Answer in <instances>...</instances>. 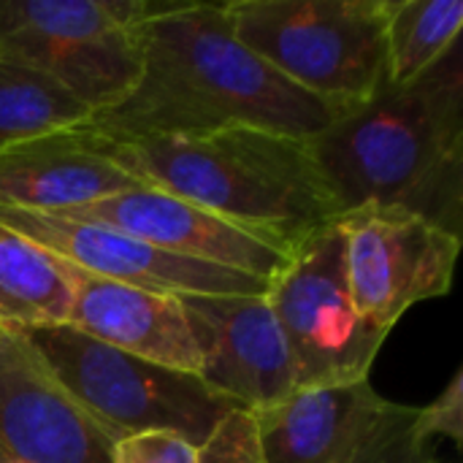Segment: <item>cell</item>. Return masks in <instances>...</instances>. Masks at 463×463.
Here are the masks:
<instances>
[{"label": "cell", "mask_w": 463, "mask_h": 463, "mask_svg": "<svg viewBox=\"0 0 463 463\" xmlns=\"http://www.w3.org/2000/svg\"><path fill=\"white\" fill-rule=\"evenodd\" d=\"M133 90L84 122L109 138L260 128L315 138L350 109L288 81L231 30L222 3H165L138 27ZM355 109V106H353Z\"/></svg>", "instance_id": "1"}, {"label": "cell", "mask_w": 463, "mask_h": 463, "mask_svg": "<svg viewBox=\"0 0 463 463\" xmlns=\"http://www.w3.org/2000/svg\"><path fill=\"white\" fill-rule=\"evenodd\" d=\"M309 144L339 217L393 206L461 236V41L429 73L383 87Z\"/></svg>", "instance_id": "2"}, {"label": "cell", "mask_w": 463, "mask_h": 463, "mask_svg": "<svg viewBox=\"0 0 463 463\" xmlns=\"http://www.w3.org/2000/svg\"><path fill=\"white\" fill-rule=\"evenodd\" d=\"M309 141L260 128H222L109 138V155L144 187L179 195L290 255L339 220Z\"/></svg>", "instance_id": "3"}, {"label": "cell", "mask_w": 463, "mask_h": 463, "mask_svg": "<svg viewBox=\"0 0 463 463\" xmlns=\"http://www.w3.org/2000/svg\"><path fill=\"white\" fill-rule=\"evenodd\" d=\"M236 38L288 81L353 109L385 87L388 0L222 3Z\"/></svg>", "instance_id": "4"}, {"label": "cell", "mask_w": 463, "mask_h": 463, "mask_svg": "<svg viewBox=\"0 0 463 463\" xmlns=\"http://www.w3.org/2000/svg\"><path fill=\"white\" fill-rule=\"evenodd\" d=\"M16 334L114 442L141 431H174L198 448L228 412L239 410L198 377L146 364L71 326Z\"/></svg>", "instance_id": "5"}, {"label": "cell", "mask_w": 463, "mask_h": 463, "mask_svg": "<svg viewBox=\"0 0 463 463\" xmlns=\"http://www.w3.org/2000/svg\"><path fill=\"white\" fill-rule=\"evenodd\" d=\"M152 0H0V60L38 71L90 111L119 103L141 71Z\"/></svg>", "instance_id": "6"}, {"label": "cell", "mask_w": 463, "mask_h": 463, "mask_svg": "<svg viewBox=\"0 0 463 463\" xmlns=\"http://www.w3.org/2000/svg\"><path fill=\"white\" fill-rule=\"evenodd\" d=\"M266 298L293 355L298 388L369 380L388 334L369 326L353 304L339 220L288 255Z\"/></svg>", "instance_id": "7"}, {"label": "cell", "mask_w": 463, "mask_h": 463, "mask_svg": "<svg viewBox=\"0 0 463 463\" xmlns=\"http://www.w3.org/2000/svg\"><path fill=\"white\" fill-rule=\"evenodd\" d=\"M355 309L383 334L420 301L448 296L461 236L393 206H361L339 217Z\"/></svg>", "instance_id": "8"}, {"label": "cell", "mask_w": 463, "mask_h": 463, "mask_svg": "<svg viewBox=\"0 0 463 463\" xmlns=\"http://www.w3.org/2000/svg\"><path fill=\"white\" fill-rule=\"evenodd\" d=\"M0 222L54 258L130 288L168 296H266L269 282L165 252L125 231L54 212L0 209Z\"/></svg>", "instance_id": "9"}, {"label": "cell", "mask_w": 463, "mask_h": 463, "mask_svg": "<svg viewBox=\"0 0 463 463\" xmlns=\"http://www.w3.org/2000/svg\"><path fill=\"white\" fill-rule=\"evenodd\" d=\"M201 353L198 380L258 412L298 388L293 355L266 296H179Z\"/></svg>", "instance_id": "10"}, {"label": "cell", "mask_w": 463, "mask_h": 463, "mask_svg": "<svg viewBox=\"0 0 463 463\" xmlns=\"http://www.w3.org/2000/svg\"><path fill=\"white\" fill-rule=\"evenodd\" d=\"M0 448L19 463H111L114 439L71 399L30 345L0 328Z\"/></svg>", "instance_id": "11"}, {"label": "cell", "mask_w": 463, "mask_h": 463, "mask_svg": "<svg viewBox=\"0 0 463 463\" xmlns=\"http://www.w3.org/2000/svg\"><path fill=\"white\" fill-rule=\"evenodd\" d=\"M76 220L100 222L117 231H125L136 239H144L165 252L193 258L201 263L233 269L263 282H271L288 255L260 236L236 228L233 222L155 187H133L125 193H114L103 201L54 212Z\"/></svg>", "instance_id": "12"}, {"label": "cell", "mask_w": 463, "mask_h": 463, "mask_svg": "<svg viewBox=\"0 0 463 463\" xmlns=\"http://www.w3.org/2000/svg\"><path fill=\"white\" fill-rule=\"evenodd\" d=\"M404 412L369 380H355L296 388L255 420L266 463H358Z\"/></svg>", "instance_id": "13"}, {"label": "cell", "mask_w": 463, "mask_h": 463, "mask_svg": "<svg viewBox=\"0 0 463 463\" xmlns=\"http://www.w3.org/2000/svg\"><path fill=\"white\" fill-rule=\"evenodd\" d=\"M60 263L71 282L65 326L146 364L198 377L201 353L179 296L119 285Z\"/></svg>", "instance_id": "14"}, {"label": "cell", "mask_w": 463, "mask_h": 463, "mask_svg": "<svg viewBox=\"0 0 463 463\" xmlns=\"http://www.w3.org/2000/svg\"><path fill=\"white\" fill-rule=\"evenodd\" d=\"M141 187L87 125L46 133L0 152V209L68 212Z\"/></svg>", "instance_id": "15"}, {"label": "cell", "mask_w": 463, "mask_h": 463, "mask_svg": "<svg viewBox=\"0 0 463 463\" xmlns=\"http://www.w3.org/2000/svg\"><path fill=\"white\" fill-rule=\"evenodd\" d=\"M71 282L60 258L0 222V328L65 326Z\"/></svg>", "instance_id": "16"}, {"label": "cell", "mask_w": 463, "mask_h": 463, "mask_svg": "<svg viewBox=\"0 0 463 463\" xmlns=\"http://www.w3.org/2000/svg\"><path fill=\"white\" fill-rule=\"evenodd\" d=\"M461 0H388L385 87L429 73L461 38Z\"/></svg>", "instance_id": "17"}, {"label": "cell", "mask_w": 463, "mask_h": 463, "mask_svg": "<svg viewBox=\"0 0 463 463\" xmlns=\"http://www.w3.org/2000/svg\"><path fill=\"white\" fill-rule=\"evenodd\" d=\"M90 114L49 76L0 60V152L46 133L79 128Z\"/></svg>", "instance_id": "18"}, {"label": "cell", "mask_w": 463, "mask_h": 463, "mask_svg": "<svg viewBox=\"0 0 463 463\" xmlns=\"http://www.w3.org/2000/svg\"><path fill=\"white\" fill-rule=\"evenodd\" d=\"M195 463H266L255 412L244 407L228 412L198 445Z\"/></svg>", "instance_id": "19"}, {"label": "cell", "mask_w": 463, "mask_h": 463, "mask_svg": "<svg viewBox=\"0 0 463 463\" xmlns=\"http://www.w3.org/2000/svg\"><path fill=\"white\" fill-rule=\"evenodd\" d=\"M198 448L174 431H141L114 442L111 463H195Z\"/></svg>", "instance_id": "20"}, {"label": "cell", "mask_w": 463, "mask_h": 463, "mask_svg": "<svg viewBox=\"0 0 463 463\" xmlns=\"http://www.w3.org/2000/svg\"><path fill=\"white\" fill-rule=\"evenodd\" d=\"M412 431L418 439L429 442L431 437H448L458 448L463 445V369L453 374L445 391L426 407H415Z\"/></svg>", "instance_id": "21"}, {"label": "cell", "mask_w": 463, "mask_h": 463, "mask_svg": "<svg viewBox=\"0 0 463 463\" xmlns=\"http://www.w3.org/2000/svg\"><path fill=\"white\" fill-rule=\"evenodd\" d=\"M412 418L415 407H407V412L364 453L358 463H445L434 456L429 442L415 437Z\"/></svg>", "instance_id": "22"}, {"label": "cell", "mask_w": 463, "mask_h": 463, "mask_svg": "<svg viewBox=\"0 0 463 463\" xmlns=\"http://www.w3.org/2000/svg\"><path fill=\"white\" fill-rule=\"evenodd\" d=\"M0 463H8V456L3 453V448H0Z\"/></svg>", "instance_id": "23"}, {"label": "cell", "mask_w": 463, "mask_h": 463, "mask_svg": "<svg viewBox=\"0 0 463 463\" xmlns=\"http://www.w3.org/2000/svg\"><path fill=\"white\" fill-rule=\"evenodd\" d=\"M8 463H19V461H8Z\"/></svg>", "instance_id": "24"}]
</instances>
